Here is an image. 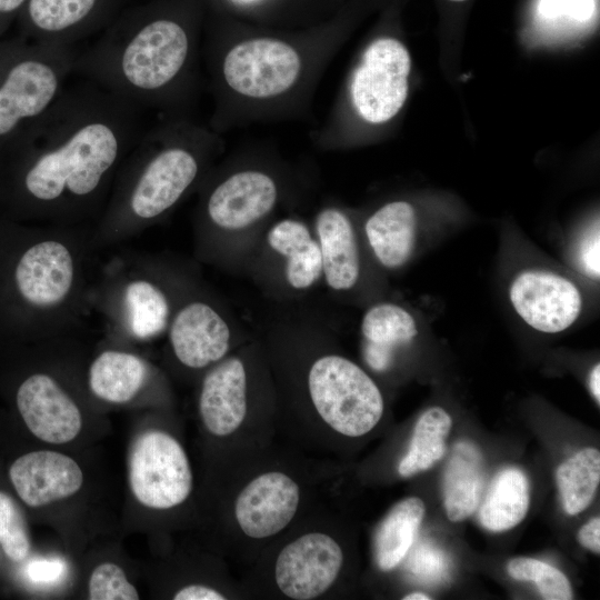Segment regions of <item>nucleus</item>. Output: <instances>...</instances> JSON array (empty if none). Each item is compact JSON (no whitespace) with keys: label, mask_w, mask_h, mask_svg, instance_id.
Returning a JSON list of instances; mask_svg holds the SVG:
<instances>
[{"label":"nucleus","mask_w":600,"mask_h":600,"mask_svg":"<svg viewBox=\"0 0 600 600\" xmlns=\"http://www.w3.org/2000/svg\"><path fill=\"white\" fill-rule=\"evenodd\" d=\"M128 468L131 491L148 508H173L186 501L192 490L187 454L167 432L141 433L131 446Z\"/></svg>","instance_id":"nucleus-9"},{"label":"nucleus","mask_w":600,"mask_h":600,"mask_svg":"<svg viewBox=\"0 0 600 600\" xmlns=\"http://www.w3.org/2000/svg\"><path fill=\"white\" fill-rule=\"evenodd\" d=\"M507 572L516 580L534 582L543 599H572L571 584L566 574L544 561L528 557L513 558L507 564Z\"/></svg>","instance_id":"nucleus-30"},{"label":"nucleus","mask_w":600,"mask_h":600,"mask_svg":"<svg viewBox=\"0 0 600 600\" xmlns=\"http://www.w3.org/2000/svg\"><path fill=\"white\" fill-rule=\"evenodd\" d=\"M364 233L379 263L398 269L407 263L416 246V211L407 201L389 202L369 217Z\"/></svg>","instance_id":"nucleus-23"},{"label":"nucleus","mask_w":600,"mask_h":600,"mask_svg":"<svg viewBox=\"0 0 600 600\" xmlns=\"http://www.w3.org/2000/svg\"><path fill=\"white\" fill-rule=\"evenodd\" d=\"M27 0H0V39L6 37Z\"/></svg>","instance_id":"nucleus-37"},{"label":"nucleus","mask_w":600,"mask_h":600,"mask_svg":"<svg viewBox=\"0 0 600 600\" xmlns=\"http://www.w3.org/2000/svg\"><path fill=\"white\" fill-rule=\"evenodd\" d=\"M410 67L408 50L396 39L381 38L367 48L350 86L352 103L362 119L383 123L400 111Z\"/></svg>","instance_id":"nucleus-11"},{"label":"nucleus","mask_w":600,"mask_h":600,"mask_svg":"<svg viewBox=\"0 0 600 600\" xmlns=\"http://www.w3.org/2000/svg\"><path fill=\"white\" fill-rule=\"evenodd\" d=\"M91 224L37 223L11 261L20 329L38 340L74 334L91 309L100 250Z\"/></svg>","instance_id":"nucleus-3"},{"label":"nucleus","mask_w":600,"mask_h":600,"mask_svg":"<svg viewBox=\"0 0 600 600\" xmlns=\"http://www.w3.org/2000/svg\"><path fill=\"white\" fill-rule=\"evenodd\" d=\"M530 502L529 482L517 468L500 471L492 480L480 506L479 521L492 532H502L519 524Z\"/></svg>","instance_id":"nucleus-26"},{"label":"nucleus","mask_w":600,"mask_h":600,"mask_svg":"<svg viewBox=\"0 0 600 600\" xmlns=\"http://www.w3.org/2000/svg\"><path fill=\"white\" fill-rule=\"evenodd\" d=\"M596 0H538L536 20L548 29L580 28L596 14Z\"/></svg>","instance_id":"nucleus-31"},{"label":"nucleus","mask_w":600,"mask_h":600,"mask_svg":"<svg viewBox=\"0 0 600 600\" xmlns=\"http://www.w3.org/2000/svg\"><path fill=\"white\" fill-rule=\"evenodd\" d=\"M150 377L151 368L142 357L129 350L107 348L89 364L87 382L96 398L124 404L138 397Z\"/></svg>","instance_id":"nucleus-22"},{"label":"nucleus","mask_w":600,"mask_h":600,"mask_svg":"<svg viewBox=\"0 0 600 600\" xmlns=\"http://www.w3.org/2000/svg\"><path fill=\"white\" fill-rule=\"evenodd\" d=\"M274 179L260 170L234 172L206 194L198 220V251L203 258L220 238L246 231L263 220L278 201Z\"/></svg>","instance_id":"nucleus-8"},{"label":"nucleus","mask_w":600,"mask_h":600,"mask_svg":"<svg viewBox=\"0 0 600 600\" xmlns=\"http://www.w3.org/2000/svg\"><path fill=\"white\" fill-rule=\"evenodd\" d=\"M557 486L566 512H582L592 501L600 482V453L583 448L562 462L556 472Z\"/></svg>","instance_id":"nucleus-29"},{"label":"nucleus","mask_w":600,"mask_h":600,"mask_svg":"<svg viewBox=\"0 0 600 600\" xmlns=\"http://www.w3.org/2000/svg\"><path fill=\"white\" fill-rule=\"evenodd\" d=\"M450 1L461 2V1H466V0H450Z\"/></svg>","instance_id":"nucleus-42"},{"label":"nucleus","mask_w":600,"mask_h":600,"mask_svg":"<svg viewBox=\"0 0 600 600\" xmlns=\"http://www.w3.org/2000/svg\"><path fill=\"white\" fill-rule=\"evenodd\" d=\"M192 291L178 304L166 333L176 359L186 368L197 370L226 358L232 333L212 301Z\"/></svg>","instance_id":"nucleus-13"},{"label":"nucleus","mask_w":600,"mask_h":600,"mask_svg":"<svg viewBox=\"0 0 600 600\" xmlns=\"http://www.w3.org/2000/svg\"><path fill=\"white\" fill-rule=\"evenodd\" d=\"M599 228L597 227L584 236L578 249V263L584 274L596 279L600 274L599 250H600Z\"/></svg>","instance_id":"nucleus-36"},{"label":"nucleus","mask_w":600,"mask_h":600,"mask_svg":"<svg viewBox=\"0 0 600 600\" xmlns=\"http://www.w3.org/2000/svg\"><path fill=\"white\" fill-rule=\"evenodd\" d=\"M308 389L322 420L343 436H363L382 417L384 404L380 389L358 364L344 357L318 358L308 373Z\"/></svg>","instance_id":"nucleus-7"},{"label":"nucleus","mask_w":600,"mask_h":600,"mask_svg":"<svg viewBox=\"0 0 600 600\" xmlns=\"http://www.w3.org/2000/svg\"><path fill=\"white\" fill-rule=\"evenodd\" d=\"M300 500L298 484L279 471L262 473L250 481L236 500L234 513L241 530L263 539L284 529L294 517Z\"/></svg>","instance_id":"nucleus-17"},{"label":"nucleus","mask_w":600,"mask_h":600,"mask_svg":"<svg viewBox=\"0 0 600 600\" xmlns=\"http://www.w3.org/2000/svg\"><path fill=\"white\" fill-rule=\"evenodd\" d=\"M266 241L282 260L283 277L292 290H309L322 279L320 247L314 232L304 222L281 219L270 227Z\"/></svg>","instance_id":"nucleus-21"},{"label":"nucleus","mask_w":600,"mask_h":600,"mask_svg":"<svg viewBox=\"0 0 600 600\" xmlns=\"http://www.w3.org/2000/svg\"><path fill=\"white\" fill-rule=\"evenodd\" d=\"M9 476L18 496L32 508L66 499L83 483L82 470L72 458L49 450L19 457L11 464Z\"/></svg>","instance_id":"nucleus-18"},{"label":"nucleus","mask_w":600,"mask_h":600,"mask_svg":"<svg viewBox=\"0 0 600 600\" xmlns=\"http://www.w3.org/2000/svg\"><path fill=\"white\" fill-rule=\"evenodd\" d=\"M517 313L533 329L558 333L579 317L582 299L579 289L567 278L543 270L519 273L509 289Z\"/></svg>","instance_id":"nucleus-15"},{"label":"nucleus","mask_w":600,"mask_h":600,"mask_svg":"<svg viewBox=\"0 0 600 600\" xmlns=\"http://www.w3.org/2000/svg\"><path fill=\"white\" fill-rule=\"evenodd\" d=\"M186 128L143 132L121 163L93 239L102 251L163 219L193 188L206 163L202 136Z\"/></svg>","instance_id":"nucleus-4"},{"label":"nucleus","mask_w":600,"mask_h":600,"mask_svg":"<svg viewBox=\"0 0 600 600\" xmlns=\"http://www.w3.org/2000/svg\"><path fill=\"white\" fill-rule=\"evenodd\" d=\"M322 279L333 291L352 289L360 277V254L356 232L347 214L337 208H324L316 217Z\"/></svg>","instance_id":"nucleus-20"},{"label":"nucleus","mask_w":600,"mask_h":600,"mask_svg":"<svg viewBox=\"0 0 600 600\" xmlns=\"http://www.w3.org/2000/svg\"><path fill=\"white\" fill-rule=\"evenodd\" d=\"M451 427L452 419L444 409L432 407L426 410L418 419L409 449L399 462V474L411 477L442 459Z\"/></svg>","instance_id":"nucleus-28"},{"label":"nucleus","mask_w":600,"mask_h":600,"mask_svg":"<svg viewBox=\"0 0 600 600\" xmlns=\"http://www.w3.org/2000/svg\"><path fill=\"white\" fill-rule=\"evenodd\" d=\"M174 600H223L222 593L217 590L200 584L187 586L176 592Z\"/></svg>","instance_id":"nucleus-39"},{"label":"nucleus","mask_w":600,"mask_h":600,"mask_svg":"<svg viewBox=\"0 0 600 600\" xmlns=\"http://www.w3.org/2000/svg\"><path fill=\"white\" fill-rule=\"evenodd\" d=\"M79 48L0 39V154L59 99Z\"/></svg>","instance_id":"nucleus-6"},{"label":"nucleus","mask_w":600,"mask_h":600,"mask_svg":"<svg viewBox=\"0 0 600 600\" xmlns=\"http://www.w3.org/2000/svg\"><path fill=\"white\" fill-rule=\"evenodd\" d=\"M134 103L79 78L0 154L9 202L37 223L99 220L116 174L142 133Z\"/></svg>","instance_id":"nucleus-1"},{"label":"nucleus","mask_w":600,"mask_h":600,"mask_svg":"<svg viewBox=\"0 0 600 600\" xmlns=\"http://www.w3.org/2000/svg\"><path fill=\"white\" fill-rule=\"evenodd\" d=\"M578 541L584 548L599 554L600 552V518L594 517L578 531Z\"/></svg>","instance_id":"nucleus-38"},{"label":"nucleus","mask_w":600,"mask_h":600,"mask_svg":"<svg viewBox=\"0 0 600 600\" xmlns=\"http://www.w3.org/2000/svg\"><path fill=\"white\" fill-rule=\"evenodd\" d=\"M191 29L168 3L128 6L96 40L78 49L73 76L146 109L159 106L186 77Z\"/></svg>","instance_id":"nucleus-2"},{"label":"nucleus","mask_w":600,"mask_h":600,"mask_svg":"<svg viewBox=\"0 0 600 600\" xmlns=\"http://www.w3.org/2000/svg\"><path fill=\"white\" fill-rule=\"evenodd\" d=\"M199 413L214 436L234 432L247 413V372L237 357L223 358L206 373L199 394Z\"/></svg>","instance_id":"nucleus-19"},{"label":"nucleus","mask_w":600,"mask_h":600,"mask_svg":"<svg viewBox=\"0 0 600 600\" xmlns=\"http://www.w3.org/2000/svg\"><path fill=\"white\" fill-rule=\"evenodd\" d=\"M301 72V58L289 43L254 38L234 44L224 54L221 74L234 92L252 99H270L293 87Z\"/></svg>","instance_id":"nucleus-12"},{"label":"nucleus","mask_w":600,"mask_h":600,"mask_svg":"<svg viewBox=\"0 0 600 600\" xmlns=\"http://www.w3.org/2000/svg\"><path fill=\"white\" fill-rule=\"evenodd\" d=\"M89 598L91 600H137L139 594L119 566L104 562L96 567L91 573Z\"/></svg>","instance_id":"nucleus-33"},{"label":"nucleus","mask_w":600,"mask_h":600,"mask_svg":"<svg viewBox=\"0 0 600 600\" xmlns=\"http://www.w3.org/2000/svg\"><path fill=\"white\" fill-rule=\"evenodd\" d=\"M0 544L7 557L16 562L30 551V537L23 513L17 502L0 491Z\"/></svg>","instance_id":"nucleus-32"},{"label":"nucleus","mask_w":600,"mask_h":600,"mask_svg":"<svg viewBox=\"0 0 600 600\" xmlns=\"http://www.w3.org/2000/svg\"><path fill=\"white\" fill-rule=\"evenodd\" d=\"M16 403L28 429L44 442L67 443L81 430L79 406L50 372L29 374L17 389Z\"/></svg>","instance_id":"nucleus-16"},{"label":"nucleus","mask_w":600,"mask_h":600,"mask_svg":"<svg viewBox=\"0 0 600 600\" xmlns=\"http://www.w3.org/2000/svg\"><path fill=\"white\" fill-rule=\"evenodd\" d=\"M191 289L188 279L161 258L123 251L98 264L90 306L114 337L146 342L167 332Z\"/></svg>","instance_id":"nucleus-5"},{"label":"nucleus","mask_w":600,"mask_h":600,"mask_svg":"<svg viewBox=\"0 0 600 600\" xmlns=\"http://www.w3.org/2000/svg\"><path fill=\"white\" fill-rule=\"evenodd\" d=\"M408 567L416 577L426 582L442 581L449 571L444 552L429 541L421 542L413 550Z\"/></svg>","instance_id":"nucleus-34"},{"label":"nucleus","mask_w":600,"mask_h":600,"mask_svg":"<svg viewBox=\"0 0 600 600\" xmlns=\"http://www.w3.org/2000/svg\"><path fill=\"white\" fill-rule=\"evenodd\" d=\"M342 562L343 553L334 539L322 532L306 533L280 551L276 582L291 599H314L332 586Z\"/></svg>","instance_id":"nucleus-14"},{"label":"nucleus","mask_w":600,"mask_h":600,"mask_svg":"<svg viewBox=\"0 0 600 600\" xmlns=\"http://www.w3.org/2000/svg\"><path fill=\"white\" fill-rule=\"evenodd\" d=\"M26 572L34 583H56L64 576L66 563L58 558H37L28 563Z\"/></svg>","instance_id":"nucleus-35"},{"label":"nucleus","mask_w":600,"mask_h":600,"mask_svg":"<svg viewBox=\"0 0 600 600\" xmlns=\"http://www.w3.org/2000/svg\"><path fill=\"white\" fill-rule=\"evenodd\" d=\"M363 357L376 371L387 370L394 350L418 333L414 318L404 308L389 302L372 306L361 320Z\"/></svg>","instance_id":"nucleus-24"},{"label":"nucleus","mask_w":600,"mask_h":600,"mask_svg":"<svg viewBox=\"0 0 600 600\" xmlns=\"http://www.w3.org/2000/svg\"><path fill=\"white\" fill-rule=\"evenodd\" d=\"M589 388L597 400L600 402V364H596L589 374Z\"/></svg>","instance_id":"nucleus-40"},{"label":"nucleus","mask_w":600,"mask_h":600,"mask_svg":"<svg viewBox=\"0 0 600 600\" xmlns=\"http://www.w3.org/2000/svg\"><path fill=\"white\" fill-rule=\"evenodd\" d=\"M129 0H27L14 29L27 40L78 48L103 31Z\"/></svg>","instance_id":"nucleus-10"},{"label":"nucleus","mask_w":600,"mask_h":600,"mask_svg":"<svg viewBox=\"0 0 600 600\" xmlns=\"http://www.w3.org/2000/svg\"><path fill=\"white\" fill-rule=\"evenodd\" d=\"M431 599L428 594L422 592H412L403 597V600H429Z\"/></svg>","instance_id":"nucleus-41"},{"label":"nucleus","mask_w":600,"mask_h":600,"mask_svg":"<svg viewBox=\"0 0 600 600\" xmlns=\"http://www.w3.org/2000/svg\"><path fill=\"white\" fill-rule=\"evenodd\" d=\"M426 507L417 497L398 502L381 521L374 536V556L383 571L396 568L412 547Z\"/></svg>","instance_id":"nucleus-27"},{"label":"nucleus","mask_w":600,"mask_h":600,"mask_svg":"<svg viewBox=\"0 0 600 600\" xmlns=\"http://www.w3.org/2000/svg\"><path fill=\"white\" fill-rule=\"evenodd\" d=\"M482 458L469 441L458 442L443 477V503L450 521L459 522L479 507L483 491Z\"/></svg>","instance_id":"nucleus-25"}]
</instances>
